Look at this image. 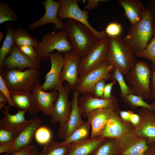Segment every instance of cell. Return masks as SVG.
Listing matches in <instances>:
<instances>
[{
    "mask_svg": "<svg viewBox=\"0 0 155 155\" xmlns=\"http://www.w3.org/2000/svg\"><path fill=\"white\" fill-rule=\"evenodd\" d=\"M152 13L147 6L145 7L141 20L131 25L123 39L135 54L143 51L152 38L154 33Z\"/></svg>",
    "mask_w": 155,
    "mask_h": 155,
    "instance_id": "cell-1",
    "label": "cell"
},
{
    "mask_svg": "<svg viewBox=\"0 0 155 155\" xmlns=\"http://www.w3.org/2000/svg\"><path fill=\"white\" fill-rule=\"evenodd\" d=\"M108 44L106 61L123 75H126L137 61L130 47L122 36L108 37Z\"/></svg>",
    "mask_w": 155,
    "mask_h": 155,
    "instance_id": "cell-2",
    "label": "cell"
},
{
    "mask_svg": "<svg viewBox=\"0 0 155 155\" xmlns=\"http://www.w3.org/2000/svg\"><path fill=\"white\" fill-rule=\"evenodd\" d=\"M65 28L72 51L82 58L98 41L91 30L81 23L67 19Z\"/></svg>",
    "mask_w": 155,
    "mask_h": 155,
    "instance_id": "cell-3",
    "label": "cell"
},
{
    "mask_svg": "<svg viewBox=\"0 0 155 155\" xmlns=\"http://www.w3.org/2000/svg\"><path fill=\"white\" fill-rule=\"evenodd\" d=\"M39 69L28 68L24 71L17 69L0 71L5 83L10 91L32 92L39 82Z\"/></svg>",
    "mask_w": 155,
    "mask_h": 155,
    "instance_id": "cell-4",
    "label": "cell"
},
{
    "mask_svg": "<svg viewBox=\"0 0 155 155\" xmlns=\"http://www.w3.org/2000/svg\"><path fill=\"white\" fill-rule=\"evenodd\" d=\"M151 71L149 65L143 61H138L126 75V80L132 93L144 100L151 99Z\"/></svg>",
    "mask_w": 155,
    "mask_h": 155,
    "instance_id": "cell-5",
    "label": "cell"
},
{
    "mask_svg": "<svg viewBox=\"0 0 155 155\" xmlns=\"http://www.w3.org/2000/svg\"><path fill=\"white\" fill-rule=\"evenodd\" d=\"M35 48L42 59L47 61L49 55L54 50L63 54L72 51V47L68 40L65 29L58 32H48L38 42Z\"/></svg>",
    "mask_w": 155,
    "mask_h": 155,
    "instance_id": "cell-6",
    "label": "cell"
},
{
    "mask_svg": "<svg viewBox=\"0 0 155 155\" xmlns=\"http://www.w3.org/2000/svg\"><path fill=\"white\" fill-rule=\"evenodd\" d=\"M60 6L57 17L60 20L67 18L79 22L87 27L94 36L98 40H102L107 36L104 31L100 32L93 28L88 19L90 12L85 9L82 10L78 5V0H59Z\"/></svg>",
    "mask_w": 155,
    "mask_h": 155,
    "instance_id": "cell-7",
    "label": "cell"
},
{
    "mask_svg": "<svg viewBox=\"0 0 155 155\" xmlns=\"http://www.w3.org/2000/svg\"><path fill=\"white\" fill-rule=\"evenodd\" d=\"M108 39L99 40L84 57L81 58L78 68L80 76L100 66L106 61Z\"/></svg>",
    "mask_w": 155,
    "mask_h": 155,
    "instance_id": "cell-8",
    "label": "cell"
},
{
    "mask_svg": "<svg viewBox=\"0 0 155 155\" xmlns=\"http://www.w3.org/2000/svg\"><path fill=\"white\" fill-rule=\"evenodd\" d=\"M115 67L106 61L99 67L80 76L78 85L75 90L82 95L87 93L93 94L95 85L102 80H111V73Z\"/></svg>",
    "mask_w": 155,
    "mask_h": 155,
    "instance_id": "cell-9",
    "label": "cell"
},
{
    "mask_svg": "<svg viewBox=\"0 0 155 155\" xmlns=\"http://www.w3.org/2000/svg\"><path fill=\"white\" fill-rule=\"evenodd\" d=\"M41 126V120L38 117L33 116V120L11 142L0 145V153L12 154L27 146L32 145L37 129Z\"/></svg>",
    "mask_w": 155,
    "mask_h": 155,
    "instance_id": "cell-10",
    "label": "cell"
},
{
    "mask_svg": "<svg viewBox=\"0 0 155 155\" xmlns=\"http://www.w3.org/2000/svg\"><path fill=\"white\" fill-rule=\"evenodd\" d=\"M70 91L66 83L58 91V96L54 104L50 121L53 124L59 123V129L62 128L67 123L71 113L72 103L69 98Z\"/></svg>",
    "mask_w": 155,
    "mask_h": 155,
    "instance_id": "cell-11",
    "label": "cell"
},
{
    "mask_svg": "<svg viewBox=\"0 0 155 155\" xmlns=\"http://www.w3.org/2000/svg\"><path fill=\"white\" fill-rule=\"evenodd\" d=\"M117 139L120 155H145L149 147L147 139L133 131Z\"/></svg>",
    "mask_w": 155,
    "mask_h": 155,
    "instance_id": "cell-12",
    "label": "cell"
},
{
    "mask_svg": "<svg viewBox=\"0 0 155 155\" xmlns=\"http://www.w3.org/2000/svg\"><path fill=\"white\" fill-rule=\"evenodd\" d=\"M49 58L51 62V68L46 73L45 81L42 85L44 91H58L63 87L60 77L64 64V57L62 53L56 51L50 53Z\"/></svg>",
    "mask_w": 155,
    "mask_h": 155,
    "instance_id": "cell-13",
    "label": "cell"
},
{
    "mask_svg": "<svg viewBox=\"0 0 155 155\" xmlns=\"http://www.w3.org/2000/svg\"><path fill=\"white\" fill-rule=\"evenodd\" d=\"M63 55L64 64L60 78L63 83L65 81L67 82L70 90L74 91L79 80L78 68L81 58L73 51Z\"/></svg>",
    "mask_w": 155,
    "mask_h": 155,
    "instance_id": "cell-14",
    "label": "cell"
},
{
    "mask_svg": "<svg viewBox=\"0 0 155 155\" xmlns=\"http://www.w3.org/2000/svg\"><path fill=\"white\" fill-rule=\"evenodd\" d=\"M45 13L40 19L34 21L29 25L30 28L33 30L36 28L45 26L49 23L54 24V30H58L65 28V22L60 20L57 16L60 4L58 1L46 0L42 2Z\"/></svg>",
    "mask_w": 155,
    "mask_h": 155,
    "instance_id": "cell-15",
    "label": "cell"
},
{
    "mask_svg": "<svg viewBox=\"0 0 155 155\" xmlns=\"http://www.w3.org/2000/svg\"><path fill=\"white\" fill-rule=\"evenodd\" d=\"M78 108L82 115L87 117L90 113L95 109L105 107L119 108L116 97L112 95L108 99L97 98L90 93L82 95L78 100Z\"/></svg>",
    "mask_w": 155,
    "mask_h": 155,
    "instance_id": "cell-16",
    "label": "cell"
},
{
    "mask_svg": "<svg viewBox=\"0 0 155 155\" xmlns=\"http://www.w3.org/2000/svg\"><path fill=\"white\" fill-rule=\"evenodd\" d=\"M119 110H115L111 113L101 136L117 139L133 131L135 127L130 122L121 119L119 113Z\"/></svg>",
    "mask_w": 155,
    "mask_h": 155,
    "instance_id": "cell-17",
    "label": "cell"
},
{
    "mask_svg": "<svg viewBox=\"0 0 155 155\" xmlns=\"http://www.w3.org/2000/svg\"><path fill=\"white\" fill-rule=\"evenodd\" d=\"M11 106L9 104L3 108V115L0 120V126L14 133L17 135L32 121L33 118L27 120L25 117L26 111L19 110L14 115L9 112Z\"/></svg>",
    "mask_w": 155,
    "mask_h": 155,
    "instance_id": "cell-18",
    "label": "cell"
},
{
    "mask_svg": "<svg viewBox=\"0 0 155 155\" xmlns=\"http://www.w3.org/2000/svg\"><path fill=\"white\" fill-rule=\"evenodd\" d=\"M119 109L114 107H102L95 109L90 113L87 118L91 127L90 138L101 135L111 113Z\"/></svg>",
    "mask_w": 155,
    "mask_h": 155,
    "instance_id": "cell-19",
    "label": "cell"
},
{
    "mask_svg": "<svg viewBox=\"0 0 155 155\" xmlns=\"http://www.w3.org/2000/svg\"><path fill=\"white\" fill-rule=\"evenodd\" d=\"M138 114L140 117V121L133 131L146 139L149 145L155 142V115L144 107H141Z\"/></svg>",
    "mask_w": 155,
    "mask_h": 155,
    "instance_id": "cell-20",
    "label": "cell"
},
{
    "mask_svg": "<svg viewBox=\"0 0 155 155\" xmlns=\"http://www.w3.org/2000/svg\"><path fill=\"white\" fill-rule=\"evenodd\" d=\"M26 68L40 69V65H38L32 61L15 44L13 47L10 55L5 59L2 69V70L17 69L22 70Z\"/></svg>",
    "mask_w": 155,
    "mask_h": 155,
    "instance_id": "cell-21",
    "label": "cell"
},
{
    "mask_svg": "<svg viewBox=\"0 0 155 155\" xmlns=\"http://www.w3.org/2000/svg\"><path fill=\"white\" fill-rule=\"evenodd\" d=\"M80 94L77 90L73 91L71 101L72 109L69 119L65 125L59 130L58 136L64 140L67 138L83 122L78 106V100Z\"/></svg>",
    "mask_w": 155,
    "mask_h": 155,
    "instance_id": "cell-22",
    "label": "cell"
},
{
    "mask_svg": "<svg viewBox=\"0 0 155 155\" xmlns=\"http://www.w3.org/2000/svg\"><path fill=\"white\" fill-rule=\"evenodd\" d=\"M41 86L39 82L32 93L41 111L44 115L51 117L59 92L55 90L46 92L42 89Z\"/></svg>",
    "mask_w": 155,
    "mask_h": 155,
    "instance_id": "cell-23",
    "label": "cell"
},
{
    "mask_svg": "<svg viewBox=\"0 0 155 155\" xmlns=\"http://www.w3.org/2000/svg\"><path fill=\"white\" fill-rule=\"evenodd\" d=\"M15 107L34 116L41 112L32 92L10 91Z\"/></svg>",
    "mask_w": 155,
    "mask_h": 155,
    "instance_id": "cell-24",
    "label": "cell"
},
{
    "mask_svg": "<svg viewBox=\"0 0 155 155\" xmlns=\"http://www.w3.org/2000/svg\"><path fill=\"white\" fill-rule=\"evenodd\" d=\"M106 139L100 136L71 144L66 155H91Z\"/></svg>",
    "mask_w": 155,
    "mask_h": 155,
    "instance_id": "cell-25",
    "label": "cell"
},
{
    "mask_svg": "<svg viewBox=\"0 0 155 155\" xmlns=\"http://www.w3.org/2000/svg\"><path fill=\"white\" fill-rule=\"evenodd\" d=\"M119 4L124 11L126 17L131 25H134L142 19L145 7L139 0H118Z\"/></svg>",
    "mask_w": 155,
    "mask_h": 155,
    "instance_id": "cell-26",
    "label": "cell"
},
{
    "mask_svg": "<svg viewBox=\"0 0 155 155\" xmlns=\"http://www.w3.org/2000/svg\"><path fill=\"white\" fill-rule=\"evenodd\" d=\"M7 33L0 49V70L8 54L11 53L15 44L14 34L16 29L11 23L6 25Z\"/></svg>",
    "mask_w": 155,
    "mask_h": 155,
    "instance_id": "cell-27",
    "label": "cell"
},
{
    "mask_svg": "<svg viewBox=\"0 0 155 155\" xmlns=\"http://www.w3.org/2000/svg\"><path fill=\"white\" fill-rule=\"evenodd\" d=\"M91 128V125L87 121H83L67 138L64 140L61 143L63 144L69 145L89 138Z\"/></svg>",
    "mask_w": 155,
    "mask_h": 155,
    "instance_id": "cell-28",
    "label": "cell"
},
{
    "mask_svg": "<svg viewBox=\"0 0 155 155\" xmlns=\"http://www.w3.org/2000/svg\"><path fill=\"white\" fill-rule=\"evenodd\" d=\"M93 155H120L117 139L106 138L98 146Z\"/></svg>",
    "mask_w": 155,
    "mask_h": 155,
    "instance_id": "cell-29",
    "label": "cell"
},
{
    "mask_svg": "<svg viewBox=\"0 0 155 155\" xmlns=\"http://www.w3.org/2000/svg\"><path fill=\"white\" fill-rule=\"evenodd\" d=\"M15 44L18 47L32 46L35 48L38 41L24 28L16 29L14 34Z\"/></svg>",
    "mask_w": 155,
    "mask_h": 155,
    "instance_id": "cell-30",
    "label": "cell"
},
{
    "mask_svg": "<svg viewBox=\"0 0 155 155\" xmlns=\"http://www.w3.org/2000/svg\"><path fill=\"white\" fill-rule=\"evenodd\" d=\"M69 148V145L63 144L51 140L44 145L39 155H66Z\"/></svg>",
    "mask_w": 155,
    "mask_h": 155,
    "instance_id": "cell-31",
    "label": "cell"
},
{
    "mask_svg": "<svg viewBox=\"0 0 155 155\" xmlns=\"http://www.w3.org/2000/svg\"><path fill=\"white\" fill-rule=\"evenodd\" d=\"M154 33L151 39L146 48L142 51L134 54L135 57L145 58L150 60L152 62L151 67L155 69V26L153 22Z\"/></svg>",
    "mask_w": 155,
    "mask_h": 155,
    "instance_id": "cell-32",
    "label": "cell"
},
{
    "mask_svg": "<svg viewBox=\"0 0 155 155\" xmlns=\"http://www.w3.org/2000/svg\"><path fill=\"white\" fill-rule=\"evenodd\" d=\"M18 18L17 15L7 3H0V24L7 21L16 22Z\"/></svg>",
    "mask_w": 155,
    "mask_h": 155,
    "instance_id": "cell-33",
    "label": "cell"
},
{
    "mask_svg": "<svg viewBox=\"0 0 155 155\" xmlns=\"http://www.w3.org/2000/svg\"><path fill=\"white\" fill-rule=\"evenodd\" d=\"M123 101L132 109L139 107H144L149 110L150 105L145 102L140 96L133 93L128 94L122 97Z\"/></svg>",
    "mask_w": 155,
    "mask_h": 155,
    "instance_id": "cell-34",
    "label": "cell"
},
{
    "mask_svg": "<svg viewBox=\"0 0 155 155\" xmlns=\"http://www.w3.org/2000/svg\"><path fill=\"white\" fill-rule=\"evenodd\" d=\"M123 75L115 68L111 73V80H116L119 86L120 96L121 98L128 94L133 93L130 87L126 84Z\"/></svg>",
    "mask_w": 155,
    "mask_h": 155,
    "instance_id": "cell-35",
    "label": "cell"
},
{
    "mask_svg": "<svg viewBox=\"0 0 155 155\" xmlns=\"http://www.w3.org/2000/svg\"><path fill=\"white\" fill-rule=\"evenodd\" d=\"M52 133L47 127L41 126L36 131L34 137L38 143L45 145L52 140Z\"/></svg>",
    "mask_w": 155,
    "mask_h": 155,
    "instance_id": "cell-36",
    "label": "cell"
},
{
    "mask_svg": "<svg viewBox=\"0 0 155 155\" xmlns=\"http://www.w3.org/2000/svg\"><path fill=\"white\" fill-rule=\"evenodd\" d=\"M108 37H116L122 36L123 27L120 24L111 22L106 27L104 31Z\"/></svg>",
    "mask_w": 155,
    "mask_h": 155,
    "instance_id": "cell-37",
    "label": "cell"
},
{
    "mask_svg": "<svg viewBox=\"0 0 155 155\" xmlns=\"http://www.w3.org/2000/svg\"><path fill=\"white\" fill-rule=\"evenodd\" d=\"M18 47L32 61L40 65L42 62V59L39 56L36 50L33 48V46H22Z\"/></svg>",
    "mask_w": 155,
    "mask_h": 155,
    "instance_id": "cell-38",
    "label": "cell"
},
{
    "mask_svg": "<svg viewBox=\"0 0 155 155\" xmlns=\"http://www.w3.org/2000/svg\"><path fill=\"white\" fill-rule=\"evenodd\" d=\"M17 136L13 133L0 126V145L11 142Z\"/></svg>",
    "mask_w": 155,
    "mask_h": 155,
    "instance_id": "cell-39",
    "label": "cell"
},
{
    "mask_svg": "<svg viewBox=\"0 0 155 155\" xmlns=\"http://www.w3.org/2000/svg\"><path fill=\"white\" fill-rule=\"evenodd\" d=\"M39 153L36 146L32 144L25 147L13 154L1 155H38Z\"/></svg>",
    "mask_w": 155,
    "mask_h": 155,
    "instance_id": "cell-40",
    "label": "cell"
},
{
    "mask_svg": "<svg viewBox=\"0 0 155 155\" xmlns=\"http://www.w3.org/2000/svg\"><path fill=\"white\" fill-rule=\"evenodd\" d=\"M0 92H2L7 98L8 104L11 106L15 107L11 98L9 90L5 83L2 76L0 75Z\"/></svg>",
    "mask_w": 155,
    "mask_h": 155,
    "instance_id": "cell-41",
    "label": "cell"
},
{
    "mask_svg": "<svg viewBox=\"0 0 155 155\" xmlns=\"http://www.w3.org/2000/svg\"><path fill=\"white\" fill-rule=\"evenodd\" d=\"M106 80H102L99 81L95 86L93 95L95 97L102 98L104 90L106 84Z\"/></svg>",
    "mask_w": 155,
    "mask_h": 155,
    "instance_id": "cell-42",
    "label": "cell"
},
{
    "mask_svg": "<svg viewBox=\"0 0 155 155\" xmlns=\"http://www.w3.org/2000/svg\"><path fill=\"white\" fill-rule=\"evenodd\" d=\"M88 2L84 9L87 10H91L97 8L100 5V2H107L108 0H87Z\"/></svg>",
    "mask_w": 155,
    "mask_h": 155,
    "instance_id": "cell-43",
    "label": "cell"
},
{
    "mask_svg": "<svg viewBox=\"0 0 155 155\" xmlns=\"http://www.w3.org/2000/svg\"><path fill=\"white\" fill-rule=\"evenodd\" d=\"M117 82L116 80H112L109 83L106 84L104 89L103 98L108 99L111 97L112 95L111 93L112 88Z\"/></svg>",
    "mask_w": 155,
    "mask_h": 155,
    "instance_id": "cell-44",
    "label": "cell"
},
{
    "mask_svg": "<svg viewBox=\"0 0 155 155\" xmlns=\"http://www.w3.org/2000/svg\"><path fill=\"white\" fill-rule=\"evenodd\" d=\"M150 88L151 92V100H152L155 99V69L152 70Z\"/></svg>",
    "mask_w": 155,
    "mask_h": 155,
    "instance_id": "cell-45",
    "label": "cell"
},
{
    "mask_svg": "<svg viewBox=\"0 0 155 155\" xmlns=\"http://www.w3.org/2000/svg\"><path fill=\"white\" fill-rule=\"evenodd\" d=\"M133 113V111H122L120 110L119 111V114L121 119L127 121H129L130 116Z\"/></svg>",
    "mask_w": 155,
    "mask_h": 155,
    "instance_id": "cell-46",
    "label": "cell"
},
{
    "mask_svg": "<svg viewBox=\"0 0 155 155\" xmlns=\"http://www.w3.org/2000/svg\"><path fill=\"white\" fill-rule=\"evenodd\" d=\"M140 121V117L138 114L132 113L130 116L129 122L135 127L139 124Z\"/></svg>",
    "mask_w": 155,
    "mask_h": 155,
    "instance_id": "cell-47",
    "label": "cell"
},
{
    "mask_svg": "<svg viewBox=\"0 0 155 155\" xmlns=\"http://www.w3.org/2000/svg\"><path fill=\"white\" fill-rule=\"evenodd\" d=\"M145 155H155V142L149 144Z\"/></svg>",
    "mask_w": 155,
    "mask_h": 155,
    "instance_id": "cell-48",
    "label": "cell"
},
{
    "mask_svg": "<svg viewBox=\"0 0 155 155\" xmlns=\"http://www.w3.org/2000/svg\"><path fill=\"white\" fill-rule=\"evenodd\" d=\"M147 6L152 12L154 19L155 20V0H148L147 1Z\"/></svg>",
    "mask_w": 155,
    "mask_h": 155,
    "instance_id": "cell-49",
    "label": "cell"
},
{
    "mask_svg": "<svg viewBox=\"0 0 155 155\" xmlns=\"http://www.w3.org/2000/svg\"><path fill=\"white\" fill-rule=\"evenodd\" d=\"M8 102V100L4 95L0 92V110L4 108L6 106V104Z\"/></svg>",
    "mask_w": 155,
    "mask_h": 155,
    "instance_id": "cell-50",
    "label": "cell"
},
{
    "mask_svg": "<svg viewBox=\"0 0 155 155\" xmlns=\"http://www.w3.org/2000/svg\"><path fill=\"white\" fill-rule=\"evenodd\" d=\"M150 108L149 110L151 113L155 115V99L150 104Z\"/></svg>",
    "mask_w": 155,
    "mask_h": 155,
    "instance_id": "cell-51",
    "label": "cell"
},
{
    "mask_svg": "<svg viewBox=\"0 0 155 155\" xmlns=\"http://www.w3.org/2000/svg\"><path fill=\"white\" fill-rule=\"evenodd\" d=\"M3 34L2 32H0V42H1L2 39L3 38Z\"/></svg>",
    "mask_w": 155,
    "mask_h": 155,
    "instance_id": "cell-52",
    "label": "cell"
},
{
    "mask_svg": "<svg viewBox=\"0 0 155 155\" xmlns=\"http://www.w3.org/2000/svg\"><path fill=\"white\" fill-rule=\"evenodd\" d=\"M153 22V24L155 26V19L154 20Z\"/></svg>",
    "mask_w": 155,
    "mask_h": 155,
    "instance_id": "cell-53",
    "label": "cell"
},
{
    "mask_svg": "<svg viewBox=\"0 0 155 155\" xmlns=\"http://www.w3.org/2000/svg\"><path fill=\"white\" fill-rule=\"evenodd\" d=\"M39 154H38V155H39Z\"/></svg>",
    "mask_w": 155,
    "mask_h": 155,
    "instance_id": "cell-54",
    "label": "cell"
},
{
    "mask_svg": "<svg viewBox=\"0 0 155 155\" xmlns=\"http://www.w3.org/2000/svg\"><path fill=\"white\" fill-rule=\"evenodd\" d=\"M93 155V154H92V155Z\"/></svg>",
    "mask_w": 155,
    "mask_h": 155,
    "instance_id": "cell-55",
    "label": "cell"
}]
</instances>
